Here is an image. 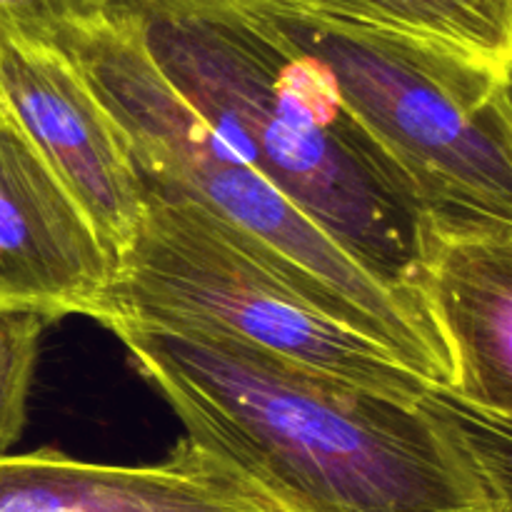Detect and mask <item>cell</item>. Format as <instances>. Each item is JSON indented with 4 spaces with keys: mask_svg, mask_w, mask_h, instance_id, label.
I'll return each mask as SVG.
<instances>
[{
    "mask_svg": "<svg viewBox=\"0 0 512 512\" xmlns=\"http://www.w3.org/2000/svg\"><path fill=\"white\" fill-rule=\"evenodd\" d=\"M185 438L280 512H495L453 430L423 405L180 320L108 315Z\"/></svg>",
    "mask_w": 512,
    "mask_h": 512,
    "instance_id": "cell-1",
    "label": "cell"
},
{
    "mask_svg": "<svg viewBox=\"0 0 512 512\" xmlns=\"http://www.w3.org/2000/svg\"><path fill=\"white\" fill-rule=\"evenodd\" d=\"M128 18L165 80L245 163L360 268L425 308L428 210L308 58L240 0H178Z\"/></svg>",
    "mask_w": 512,
    "mask_h": 512,
    "instance_id": "cell-2",
    "label": "cell"
},
{
    "mask_svg": "<svg viewBox=\"0 0 512 512\" xmlns=\"http://www.w3.org/2000/svg\"><path fill=\"white\" fill-rule=\"evenodd\" d=\"M115 115L143 183L193 200L248 255L333 318L450 383L443 338L423 305L385 288L310 223L165 80L130 18L70 30L58 43Z\"/></svg>",
    "mask_w": 512,
    "mask_h": 512,
    "instance_id": "cell-3",
    "label": "cell"
},
{
    "mask_svg": "<svg viewBox=\"0 0 512 512\" xmlns=\"http://www.w3.org/2000/svg\"><path fill=\"white\" fill-rule=\"evenodd\" d=\"M240 3L323 73L430 220L512 228L508 78L425 40L288 0Z\"/></svg>",
    "mask_w": 512,
    "mask_h": 512,
    "instance_id": "cell-4",
    "label": "cell"
},
{
    "mask_svg": "<svg viewBox=\"0 0 512 512\" xmlns=\"http://www.w3.org/2000/svg\"><path fill=\"white\" fill-rule=\"evenodd\" d=\"M143 185V223L90 318L193 323L400 400H420L435 385L383 343L303 298L198 203Z\"/></svg>",
    "mask_w": 512,
    "mask_h": 512,
    "instance_id": "cell-5",
    "label": "cell"
},
{
    "mask_svg": "<svg viewBox=\"0 0 512 512\" xmlns=\"http://www.w3.org/2000/svg\"><path fill=\"white\" fill-rule=\"evenodd\" d=\"M0 108L118 263L143 223L145 185L123 128L78 63L58 45L0 30Z\"/></svg>",
    "mask_w": 512,
    "mask_h": 512,
    "instance_id": "cell-6",
    "label": "cell"
},
{
    "mask_svg": "<svg viewBox=\"0 0 512 512\" xmlns=\"http://www.w3.org/2000/svg\"><path fill=\"white\" fill-rule=\"evenodd\" d=\"M115 255L0 108V308L93 315Z\"/></svg>",
    "mask_w": 512,
    "mask_h": 512,
    "instance_id": "cell-7",
    "label": "cell"
},
{
    "mask_svg": "<svg viewBox=\"0 0 512 512\" xmlns=\"http://www.w3.org/2000/svg\"><path fill=\"white\" fill-rule=\"evenodd\" d=\"M420 295L448 350L445 388L512 418V228L428 220Z\"/></svg>",
    "mask_w": 512,
    "mask_h": 512,
    "instance_id": "cell-8",
    "label": "cell"
},
{
    "mask_svg": "<svg viewBox=\"0 0 512 512\" xmlns=\"http://www.w3.org/2000/svg\"><path fill=\"white\" fill-rule=\"evenodd\" d=\"M0 512H280L183 438L163 463H85L58 450L0 455Z\"/></svg>",
    "mask_w": 512,
    "mask_h": 512,
    "instance_id": "cell-9",
    "label": "cell"
},
{
    "mask_svg": "<svg viewBox=\"0 0 512 512\" xmlns=\"http://www.w3.org/2000/svg\"><path fill=\"white\" fill-rule=\"evenodd\" d=\"M300 8L450 50L508 78L512 70V0H288Z\"/></svg>",
    "mask_w": 512,
    "mask_h": 512,
    "instance_id": "cell-10",
    "label": "cell"
},
{
    "mask_svg": "<svg viewBox=\"0 0 512 512\" xmlns=\"http://www.w3.org/2000/svg\"><path fill=\"white\" fill-rule=\"evenodd\" d=\"M48 323L38 310L0 308V455L18 443L25 428L40 335Z\"/></svg>",
    "mask_w": 512,
    "mask_h": 512,
    "instance_id": "cell-11",
    "label": "cell"
},
{
    "mask_svg": "<svg viewBox=\"0 0 512 512\" xmlns=\"http://www.w3.org/2000/svg\"><path fill=\"white\" fill-rule=\"evenodd\" d=\"M443 415L483 475L495 512H512V418L463 398L445 400Z\"/></svg>",
    "mask_w": 512,
    "mask_h": 512,
    "instance_id": "cell-12",
    "label": "cell"
},
{
    "mask_svg": "<svg viewBox=\"0 0 512 512\" xmlns=\"http://www.w3.org/2000/svg\"><path fill=\"white\" fill-rule=\"evenodd\" d=\"M115 0H0V30L58 45L70 30L113 15Z\"/></svg>",
    "mask_w": 512,
    "mask_h": 512,
    "instance_id": "cell-13",
    "label": "cell"
},
{
    "mask_svg": "<svg viewBox=\"0 0 512 512\" xmlns=\"http://www.w3.org/2000/svg\"><path fill=\"white\" fill-rule=\"evenodd\" d=\"M165 3H178V0H115L110 18H128V15L140 13V10H148Z\"/></svg>",
    "mask_w": 512,
    "mask_h": 512,
    "instance_id": "cell-14",
    "label": "cell"
},
{
    "mask_svg": "<svg viewBox=\"0 0 512 512\" xmlns=\"http://www.w3.org/2000/svg\"><path fill=\"white\" fill-rule=\"evenodd\" d=\"M508 100H510V108H512V70L508 75Z\"/></svg>",
    "mask_w": 512,
    "mask_h": 512,
    "instance_id": "cell-15",
    "label": "cell"
}]
</instances>
